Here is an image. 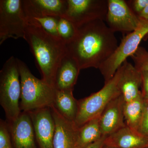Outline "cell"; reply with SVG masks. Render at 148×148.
I'll return each instance as SVG.
<instances>
[{"instance_id": "4fadbf2b", "label": "cell", "mask_w": 148, "mask_h": 148, "mask_svg": "<svg viewBox=\"0 0 148 148\" xmlns=\"http://www.w3.org/2000/svg\"><path fill=\"white\" fill-rule=\"evenodd\" d=\"M51 109L55 125L53 148H78L79 128L74 122L62 116L53 107Z\"/></svg>"}, {"instance_id": "5bb4252c", "label": "cell", "mask_w": 148, "mask_h": 148, "mask_svg": "<svg viewBox=\"0 0 148 148\" xmlns=\"http://www.w3.org/2000/svg\"><path fill=\"white\" fill-rule=\"evenodd\" d=\"M27 18L33 17H63L67 7V0H23Z\"/></svg>"}, {"instance_id": "f546056e", "label": "cell", "mask_w": 148, "mask_h": 148, "mask_svg": "<svg viewBox=\"0 0 148 148\" xmlns=\"http://www.w3.org/2000/svg\"><path fill=\"white\" fill-rule=\"evenodd\" d=\"M103 148H117L115 147H110V146H106L105 145V146H104Z\"/></svg>"}, {"instance_id": "9a60e30c", "label": "cell", "mask_w": 148, "mask_h": 148, "mask_svg": "<svg viewBox=\"0 0 148 148\" xmlns=\"http://www.w3.org/2000/svg\"><path fill=\"white\" fill-rule=\"evenodd\" d=\"M119 87L125 102L134 100L141 95V72L126 60L120 67Z\"/></svg>"}, {"instance_id": "7402d4cb", "label": "cell", "mask_w": 148, "mask_h": 148, "mask_svg": "<svg viewBox=\"0 0 148 148\" xmlns=\"http://www.w3.org/2000/svg\"><path fill=\"white\" fill-rule=\"evenodd\" d=\"M58 31L59 36L66 44L73 38L76 32V28L68 19L64 17H60Z\"/></svg>"}, {"instance_id": "6da1fadb", "label": "cell", "mask_w": 148, "mask_h": 148, "mask_svg": "<svg viewBox=\"0 0 148 148\" xmlns=\"http://www.w3.org/2000/svg\"><path fill=\"white\" fill-rule=\"evenodd\" d=\"M104 21L94 20L76 27L73 38L66 43V54L80 70L99 69L118 46L114 33Z\"/></svg>"}, {"instance_id": "d6986e66", "label": "cell", "mask_w": 148, "mask_h": 148, "mask_svg": "<svg viewBox=\"0 0 148 148\" xmlns=\"http://www.w3.org/2000/svg\"><path fill=\"white\" fill-rule=\"evenodd\" d=\"M100 116L96 117L79 127L78 148H86L103 138L100 127Z\"/></svg>"}, {"instance_id": "52a82bcc", "label": "cell", "mask_w": 148, "mask_h": 148, "mask_svg": "<svg viewBox=\"0 0 148 148\" xmlns=\"http://www.w3.org/2000/svg\"><path fill=\"white\" fill-rule=\"evenodd\" d=\"M27 20L23 0L0 1V45L8 39H24Z\"/></svg>"}, {"instance_id": "30bf717a", "label": "cell", "mask_w": 148, "mask_h": 148, "mask_svg": "<svg viewBox=\"0 0 148 148\" xmlns=\"http://www.w3.org/2000/svg\"><path fill=\"white\" fill-rule=\"evenodd\" d=\"M38 148H53L55 122L51 108L29 112Z\"/></svg>"}, {"instance_id": "603a6c76", "label": "cell", "mask_w": 148, "mask_h": 148, "mask_svg": "<svg viewBox=\"0 0 148 148\" xmlns=\"http://www.w3.org/2000/svg\"><path fill=\"white\" fill-rule=\"evenodd\" d=\"M131 57L137 70L140 72L148 71V51L145 48L139 47Z\"/></svg>"}, {"instance_id": "83f0119b", "label": "cell", "mask_w": 148, "mask_h": 148, "mask_svg": "<svg viewBox=\"0 0 148 148\" xmlns=\"http://www.w3.org/2000/svg\"><path fill=\"white\" fill-rule=\"evenodd\" d=\"M107 136H103L101 140L93 143L86 148H103L105 146V141Z\"/></svg>"}, {"instance_id": "277c9868", "label": "cell", "mask_w": 148, "mask_h": 148, "mask_svg": "<svg viewBox=\"0 0 148 148\" xmlns=\"http://www.w3.org/2000/svg\"><path fill=\"white\" fill-rule=\"evenodd\" d=\"M17 58L11 56L0 71V105L7 122L13 121L21 113V84Z\"/></svg>"}, {"instance_id": "e0dca14e", "label": "cell", "mask_w": 148, "mask_h": 148, "mask_svg": "<svg viewBox=\"0 0 148 148\" xmlns=\"http://www.w3.org/2000/svg\"><path fill=\"white\" fill-rule=\"evenodd\" d=\"M80 70L76 61L66 54L56 71L54 83L55 89L58 90H73Z\"/></svg>"}, {"instance_id": "4316f807", "label": "cell", "mask_w": 148, "mask_h": 148, "mask_svg": "<svg viewBox=\"0 0 148 148\" xmlns=\"http://www.w3.org/2000/svg\"><path fill=\"white\" fill-rule=\"evenodd\" d=\"M142 75V93L143 99L148 100V71L141 72Z\"/></svg>"}, {"instance_id": "8992f818", "label": "cell", "mask_w": 148, "mask_h": 148, "mask_svg": "<svg viewBox=\"0 0 148 148\" xmlns=\"http://www.w3.org/2000/svg\"><path fill=\"white\" fill-rule=\"evenodd\" d=\"M140 19V27L123 38L114 53L99 68L105 83L113 77L127 57H131L136 52L142 40L148 34V19Z\"/></svg>"}, {"instance_id": "ffe728a7", "label": "cell", "mask_w": 148, "mask_h": 148, "mask_svg": "<svg viewBox=\"0 0 148 148\" xmlns=\"http://www.w3.org/2000/svg\"><path fill=\"white\" fill-rule=\"evenodd\" d=\"M144 106V100L142 94L132 101L125 102L124 104L125 124L130 129L138 132L143 115Z\"/></svg>"}, {"instance_id": "7c38bea8", "label": "cell", "mask_w": 148, "mask_h": 148, "mask_svg": "<svg viewBox=\"0 0 148 148\" xmlns=\"http://www.w3.org/2000/svg\"><path fill=\"white\" fill-rule=\"evenodd\" d=\"M125 101L121 94L112 100L106 106L100 117L101 133L108 136L126 126L124 115Z\"/></svg>"}, {"instance_id": "3957f363", "label": "cell", "mask_w": 148, "mask_h": 148, "mask_svg": "<svg viewBox=\"0 0 148 148\" xmlns=\"http://www.w3.org/2000/svg\"><path fill=\"white\" fill-rule=\"evenodd\" d=\"M17 62L21 84V112H29L53 107L56 89L35 77L23 61L17 58Z\"/></svg>"}, {"instance_id": "ba28073f", "label": "cell", "mask_w": 148, "mask_h": 148, "mask_svg": "<svg viewBox=\"0 0 148 148\" xmlns=\"http://www.w3.org/2000/svg\"><path fill=\"white\" fill-rule=\"evenodd\" d=\"M108 9V0H67L63 17L76 28L90 21L106 20Z\"/></svg>"}, {"instance_id": "f1b7e54d", "label": "cell", "mask_w": 148, "mask_h": 148, "mask_svg": "<svg viewBox=\"0 0 148 148\" xmlns=\"http://www.w3.org/2000/svg\"><path fill=\"white\" fill-rule=\"evenodd\" d=\"M139 18L144 19H148V3L143 11L139 15Z\"/></svg>"}, {"instance_id": "5b68a950", "label": "cell", "mask_w": 148, "mask_h": 148, "mask_svg": "<svg viewBox=\"0 0 148 148\" xmlns=\"http://www.w3.org/2000/svg\"><path fill=\"white\" fill-rule=\"evenodd\" d=\"M120 68L112 78L105 83L103 88L90 96L78 100V110L75 123L80 127L90 120L101 115L112 100L121 94L119 87Z\"/></svg>"}, {"instance_id": "7a4b0ae2", "label": "cell", "mask_w": 148, "mask_h": 148, "mask_svg": "<svg viewBox=\"0 0 148 148\" xmlns=\"http://www.w3.org/2000/svg\"><path fill=\"white\" fill-rule=\"evenodd\" d=\"M24 39L30 47L42 79L54 88L56 71L66 55V44L34 20H27Z\"/></svg>"}, {"instance_id": "44dd1931", "label": "cell", "mask_w": 148, "mask_h": 148, "mask_svg": "<svg viewBox=\"0 0 148 148\" xmlns=\"http://www.w3.org/2000/svg\"><path fill=\"white\" fill-rule=\"evenodd\" d=\"M59 18L60 17L46 16L33 17L27 19V20H35L48 33L54 36L61 39L59 36L58 31V23Z\"/></svg>"}, {"instance_id": "2e32d148", "label": "cell", "mask_w": 148, "mask_h": 148, "mask_svg": "<svg viewBox=\"0 0 148 148\" xmlns=\"http://www.w3.org/2000/svg\"><path fill=\"white\" fill-rule=\"evenodd\" d=\"M105 145L117 148H148V138L126 125L107 136Z\"/></svg>"}, {"instance_id": "484cf974", "label": "cell", "mask_w": 148, "mask_h": 148, "mask_svg": "<svg viewBox=\"0 0 148 148\" xmlns=\"http://www.w3.org/2000/svg\"><path fill=\"white\" fill-rule=\"evenodd\" d=\"M130 8L139 17L148 3V0H132L126 1Z\"/></svg>"}, {"instance_id": "9c48e42d", "label": "cell", "mask_w": 148, "mask_h": 148, "mask_svg": "<svg viewBox=\"0 0 148 148\" xmlns=\"http://www.w3.org/2000/svg\"><path fill=\"white\" fill-rule=\"evenodd\" d=\"M106 18L107 26L114 32L130 33L140 27L141 19L130 8L124 0H108Z\"/></svg>"}, {"instance_id": "d4e9b609", "label": "cell", "mask_w": 148, "mask_h": 148, "mask_svg": "<svg viewBox=\"0 0 148 148\" xmlns=\"http://www.w3.org/2000/svg\"><path fill=\"white\" fill-rule=\"evenodd\" d=\"M138 132L148 138V100H144L143 115L138 128Z\"/></svg>"}, {"instance_id": "8fae6325", "label": "cell", "mask_w": 148, "mask_h": 148, "mask_svg": "<svg viewBox=\"0 0 148 148\" xmlns=\"http://www.w3.org/2000/svg\"><path fill=\"white\" fill-rule=\"evenodd\" d=\"M7 122L14 148H38L29 112H21L16 119Z\"/></svg>"}, {"instance_id": "cb8c5ba5", "label": "cell", "mask_w": 148, "mask_h": 148, "mask_svg": "<svg viewBox=\"0 0 148 148\" xmlns=\"http://www.w3.org/2000/svg\"><path fill=\"white\" fill-rule=\"evenodd\" d=\"M0 148H14L6 121L0 120Z\"/></svg>"}, {"instance_id": "ac0fdd59", "label": "cell", "mask_w": 148, "mask_h": 148, "mask_svg": "<svg viewBox=\"0 0 148 148\" xmlns=\"http://www.w3.org/2000/svg\"><path fill=\"white\" fill-rule=\"evenodd\" d=\"M73 92V90H56L53 107L62 116L75 122L78 110V103L74 98Z\"/></svg>"}]
</instances>
